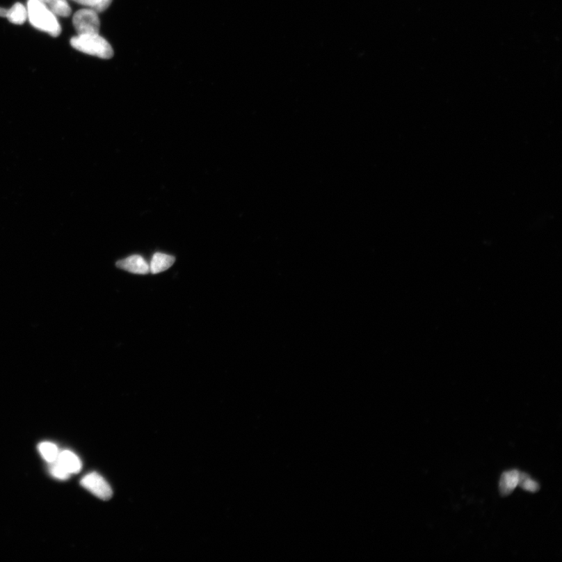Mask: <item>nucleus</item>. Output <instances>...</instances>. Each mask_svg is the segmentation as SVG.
I'll return each mask as SVG.
<instances>
[{"label": "nucleus", "mask_w": 562, "mask_h": 562, "mask_svg": "<svg viewBox=\"0 0 562 562\" xmlns=\"http://www.w3.org/2000/svg\"><path fill=\"white\" fill-rule=\"evenodd\" d=\"M519 486L523 490L531 492V493H536L540 488V484L532 480L531 477L525 474V472H520V474Z\"/></svg>", "instance_id": "12"}, {"label": "nucleus", "mask_w": 562, "mask_h": 562, "mask_svg": "<svg viewBox=\"0 0 562 562\" xmlns=\"http://www.w3.org/2000/svg\"><path fill=\"white\" fill-rule=\"evenodd\" d=\"M175 258L172 255L161 252H156L153 255L150 265V273L157 274L167 271L174 265Z\"/></svg>", "instance_id": "9"}, {"label": "nucleus", "mask_w": 562, "mask_h": 562, "mask_svg": "<svg viewBox=\"0 0 562 562\" xmlns=\"http://www.w3.org/2000/svg\"><path fill=\"white\" fill-rule=\"evenodd\" d=\"M58 461L70 475L79 474L81 469V462L80 458L74 453L70 451H63L60 452Z\"/></svg>", "instance_id": "8"}, {"label": "nucleus", "mask_w": 562, "mask_h": 562, "mask_svg": "<svg viewBox=\"0 0 562 562\" xmlns=\"http://www.w3.org/2000/svg\"><path fill=\"white\" fill-rule=\"evenodd\" d=\"M73 25L78 35L99 34L100 20L98 13L93 8L77 11L73 17Z\"/></svg>", "instance_id": "3"}, {"label": "nucleus", "mask_w": 562, "mask_h": 562, "mask_svg": "<svg viewBox=\"0 0 562 562\" xmlns=\"http://www.w3.org/2000/svg\"><path fill=\"white\" fill-rule=\"evenodd\" d=\"M520 474V472L517 469L504 472L499 482V491L501 496L510 495L519 486Z\"/></svg>", "instance_id": "6"}, {"label": "nucleus", "mask_w": 562, "mask_h": 562, "mask_svg": "<svg viewBox=\"0 0 562 562\" xmlns=\"http://www.w3.org/2000/svg\"><path fill=\"white\" fill-rule=\"evenodd\" d=\"M81 486L86 488L89 492L99 498V499L107 501L110 500L113 496V490L105 481V479L97 474V472H92L82 478L81 481Z\"/></svg>", "instance_id": "4"}, {"label": "nucleus", "mask_w": 562, "mask_h": 562, "mask_svg": "<svg viewBox=\"0 0 562 562\" xmlns=\"http://www.w3.org/2000/svg\"><path fill=\"white\" fill-rule=\"evenodd\" d=\"M0 17H6L15 24L21 25L28 19V10L21 3H17L10 10L0 8Z\"/></svg>", "instance_id": "7"}, {"label": "nucleus", "mask_w": 562, "mask_h": 562, "mask_svg": "<svg viewBox=\"0 0 562 562\" xmlns=\"http://www.w3.org/2000/svg\"><path fill=\"white\" fill-rule=\"evenodd\" d=\"M38 451H40L41 456L48 463L56 461L60 454L57 446L51 442L41 443L38 445Z\"/></svg>", "instance_id": "11"}, {"label": "nucleus", "mask_w": 562, "mask_h": 562, "mask_svg": "<svg viewBox=\"0 0 562 562\" xmlns=\"http://www.w3.org/2000/svg\"><path fill=\"white\" fill-rule=\"evenodd\" d=\"M27 10L33 27L55 38L61 35L62 29L58 20L40 0H29Z\"/></svg>", "instance_id": "1"}, {"label": "nucleus", "mask_w": 562, "mask_h": 562, "mask_svg": "<svg viewBox=\"0 0 562 562\" xmlns=\"http://www.w3.org/2000/svg\"><path fill=\"white\" fill-rule=\"evenodd\" d=\"M56 17H67L72 15V8L67 0H40Z\"/></svg>", "instance_id": "10"}, {"label": "nucleus", "mask_w": 562, "mask_h": 562, "mask_svg": "<svg viewBox=\"0 0 562 562\" xmlns=\"http://www.w3.org/2000/svg\"><path fill=\"white\" fill-rule=\"evenodd\" d=\"M72 47L86 54L109 60L113 56L111 45L99 34L78 35L70 40Z\"/></svg>", "instance_id": "2"}, {"label": "nucleus", "mask_w": 562, "mask_h": 562, "mask_svg": "<svg viewBox=\"0 0 562 562\" xmlns=\"http://www.w3.org/2000/svg\"><path fill=\"white\" fill-rule=\"evenodd\" d=\"M72 1L93 9L100 3L101 0H72Z\"/></svg>", "instance_id": "14"}, {"label": "nucleus", "mask_w": 562, "mask_h": 562, "mask_svg": "<svg viewBox=\"0 0 562 562\" xmlns=\"http://www.w3.org/2000/svg\"><path fill=\"white\" fill-rule=\"evenodd\" d=\"M116 265L119 269L135 274L145 275V274L150 273L148 263L143 257L138 255H131V257L119 260Z\"/></svg>", "instance_id": "5"}, {"label": "nucleus", "mask_w": 562, "mask_h": 562, "mask_svg": "<svg viewBox=\"0 0 562 562\" xmlns=\"http://www.w3.org/2000/svg\"><path fill=\"white\" fill-rule=\"evenodd\" d=\"M113 0H101L100 3L93 10L97 11L98 14L99 13H103L109 8Z\"/></svg>", "instance_id": "15"}, {"label": "nucleus", "mask_w": 562, "mask_h": 562, "mask_svg": "<svg viewBox=\"0 0 562 562\" xmlns=\"http://www.w3.org/2000/svg\"><path fill=\"white\" fill-rule=\"evenodd\" d=\"M49 464V472L51 475L61 481L68 480L70 474L65 468H63V466L58 461H57V460L54 463Z\"/></svg>", "instance_id": "13"}]
</instances>
